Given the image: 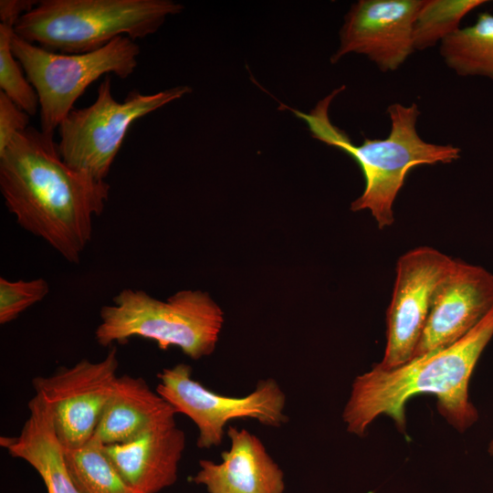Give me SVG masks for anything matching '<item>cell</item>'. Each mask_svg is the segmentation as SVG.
<instances>
[{"label": "cell", "mask_w": 493, "mask_h": 493, "mask_svg": "<svg viewBox=\"0 0 493 493\" xmlns=\"http://www.w3.org/2000/svg\"><path fill=\"white\" fill-rule=\"evenodd\" d=\"M110 189L106 181L68 166L54 135L34 127L0 152V191L8 211L69 263H79Z\"/></svg>", "instance_id": "1"}, {"label": "cell", "mask_w": 493, "mask_h": 493, "mask_svg": "<svg viewBox=\"0 0 493 493\" xmlns=\"http://www.w3.org/2000/svg\"><path fill=\"white\" fill-rule=\"evenodd\" d=\"M492 337L493 309L446 348L413 358L393 369L373 365L351 384L341 414L346 430L362 437L378 416L387 415L404 434L406 402L414 395L430 393L436 397L437 410L446 422L458 432H465L478 419L468 395L470 377Z\"/></svg>", "instance_id": "2"}, {"label": "cell", "mask_w": 493, "mask_h": 493, "mask_svg": "<svg viewBox=\"0 0 493 493\" xmlns=\"http://www.w3.org/2000/svg\"><path fill=\"white\" fill-rule=\"evenodd\" d=\"M345 86L334 89L309 113L291 109L308 125L311 136L349 154L362 169L365 186L351 205V210H369L380 229L394 223L393 204L408 172L419 165L450 163L460 158L461 149L451 144L424 141L416 129L420 110L416 103L409 106L393 103L386 111L391 130L385 139H368L355 145L349 136L333 125L329 107Z\"/></svg>", "instance_id": "3"}, {"label": "cell", "mask_w": 493, "mask_h": 493, "mask_svg": "<svg viewBox=\"0 0 493 493\" xmlns=\"http://www.w3.org/2000/svg\"><path fill=\"white\" fill-rule=\"evenodd\" d=\"M184 9L170 0H41L15 25V34L49 51L81 54L119 37L155 33Z\"/></svg>", "instance_id": "4"}, {"label": "cell", "mask_w": 493, "mask_h": 493, "mask_svg": "<svg viewBox=\"0 0 493 493\" xmlns=\"http://www.w3.org/2000/svg\"><path fill=\"white\" fill-rule=\"evenodd\" d=\"M97 342L108 347L141 337L161 350L178 347L193 360L210 355L223 325V311L207 293L181 290L166 301L142 289L124 288L100 310Z\"/></svg>", "instance_id": "5"}, {"label": "cell", "mask_w": 493, "mask_h": 493, "mask_svg": "<svg viewBox=\"0 0 493 493\" xmlns=\"http://www.w3.org/2000/svg\"><path fill=\"white\" fill-rule=\"evenodd\" d=\"M11 49L37 94L40 131L47 135H54L75 102L100 77L129 78L138 66L141 52L135 40L119 37L95 51L57 53L15 33Z\"/></svg>", "instance_id": "6"}, {"label": "cell", "mask_w": 493, "mask_h": 493, "mask_svg": "<svg viewBox=\"0 0 493 493\" xmlns=\"http://www.w3.org/2000/svg\"><path fill=\"white\" fill-rule=\"evenodd\" d=\"M191 91L188 86L152 94L133 89L119 102L111 93V79L106 76L98 87L94 102L74 108L59 125L58 145L63 161L105 181L131 125Z\"/></svg>", "instance_id": "7"}, {"label": "cell", "mask_w": 493, "mask_h": 493, "mask_svg": "<svg viewBox=\"0 0 493 493\" xmlns=\"http://www.w3.org/2000/svg\"><path fill=\"white\" fill-rule=\"evenodd\" d=\"M155 391L173 408L189 417L198 429L196 445L208 449L223 441L226 425L234 419H254L269 427H280L288 420L286 395L273 378L258 381L245 396H227L207 389L192 377V368L178 363L158 373Z\"/></svg>", "instance_id": "8"}, {"label": "cell", "mask_w": 493, "mask_h": 493, "mask_svg": "<svg viewBox=\"0 0 493 493\" xmlns=\"http://www.w3.org/2000/svg\"><path fill=\"white\" fill-rule=\"evenodd\" d=\"M119 361L113 347L104 359H82L71 367H59L49 376L32 379L37 394L48 404L58 440L65 449L89 441L111 396Z\"/></svg>", "instance_id": "9"}, {"label": "cell", "mask_w": 493, "mask_h": 493, "mask_svg": "<svg viewBox=\"0 0 493 493\" xmlns=\"http://www.w3.org/2000/svg\"><path fill=\"white\" fill-rule=\"evenodd\" d=\"M455 259L426 246L403 254L386 312V345L377 367L389 370L413 359L426 323L435 290Z\"/></svg>", "instance_id": "10"}, {"label": "cell", "mask_w": 493, "mask_h": 493, "mask_svg": "<svg viewBox=\"0 0 493 493\" xmlns=\"http://www.w3.org/2000/svg\"><path fill=\"white\" fill-rule=\"evenodd\" d=\"M425 0H360L353 4L340 31L338 62L349 53L366 56L383 72L394 71L414 51L413 26Z\"/></svg>", "instance_id": "11"}, {"label": "cell", "mask_w": 493, "mask_h": 493, "mask_svg": "<svg viewBox=\"0 0 493 493\" xmlns=\"http://www.w3.org/2000/svg\"><path fill=\"white\" fill-rule=\"evenodd\" d=\"M493 309V274L455 259L438 285L413 358L446 348L470 331Z\"/></svg>", "instance_id": "12"}, {"label": "cell", "mask_w": 493, "mask_h": 493, "mask_svg": "<svg viewBox=\"0 0 493 493\" xmlns=\"http://www.w3.org/2000/svg\"><path fill=\"white\" fill-rule=\"evenodd\" d=\"M230 446L222 461H199L200 469L192 481L208 493H284V472L263 442L246 429L228 426Z\"/></svg>", "instance_id": "13"}, {"label": "cell", "mask_w": 493, "mask_h": 493, "mask_svg": "<svg viewBox=\"0 0 493 493\" xmlns=\"http://www.w3.org/2000/svg\"><path fill=\"white\" fill-rule=\"evenodd\" d=\"M185 435L175 422L154 427L124 442L103 445L122 478L142 493H158L177 480Z\"/></svg>", "instance_id": "14"}, {"label": "cell", "mask_w": 493, "mask_h": 493, "mask_svg": "<svg viewBox=\"0 0 493 493\" xmlns=\"http://www.w3.org/2000/svg\"><path fill=\"white\" fill-rule=\"evenodd\" d=\"M175 411L142 377L118 376L94 437L104 446L124 443L159 425L175 422Z\"/></svg>", "instance_id": "15"}, {"label": "cell", "mask_w": 493, "mask_h": 493, "mask_svg": "<svg viewBox=\"0 0 493 493\" xmlns=\"http://www.w3.org/2000/svg\"><path fill=\"white\" fill-rule=\"evenodd\" d=\"M29 415L18 435L1 436L8 454L27 462L40 476L47 493H79L72 481L57 435L51 409L39 394L28 402Z\"/></svg>", "instance_id": "16"}, {"label": "cell", "mask_w": 493, "mask_h": 493, "mask_svg": "<svg viewBox=\"0 0 493 493\" xmlns=\"http://www.w3.org/2000/svg\"><path fill=\"white\" fill-rule=\"evenodd\" d=\"M440 55L459 76L493 80V15L480 13L474 24L445 38L440 43Z\"/></svg>", "instance_id": "17"}, {"label": "cell", "mask_w": 493, "mask_h": 493, "mask_svg": "<svg viewBox=\"0 0 493 493\" xmlns=\"http://www.w3.org/2000/svg\"><path fill=\"white\" fill-rule=\"evenodd\" d=\"M64 457L79 493H142L122 478L94 436L77 448H64Z\"/></svg>", "instance_id": "18"}, {"label": "cell", "mask_w": 493, "mask_h": 493, "mask_svg": "<svg viewBox=\"0 0 493 493\" xmlns=\"http://www.w3.org/2000/svg\"><path fill=\"white\" fill-rule=\"evenodd\" d=\"M485 0H425L413 26L414 50H425L441 43L460 28L463 18Z\"/></svg>", "instance_id": "19"}, {"label": "cell", "mask_w": 493, "mask_h": 493, "mask_svg": "<svg viewBox=\"0 0 493 493\" xmlns=\"http://www.w3.org/2000/svg\"><path fill=\"white\" fill-rule=\"evenodd\" d=\"M15 26L0 23V89L28 115L39 109L38 97L11 49Z\"/></svg>", "instance_id": "20"}, {"label": "cell", "mask_w": 493, "mask_h": 493, "mask_svg": "<svg viewBox=\"0 0 493 493\" xmlns=\"http://www.w3.org/2000/svg\"><path fill=\"white\" fill-rule=\"evenodd\" d=\"M48 282L42 278L10 281L0 278V324L16 320L26 309L43 300L49 293Z\"/></svg>", "instance_id": "21"}, {"label": "cell", "mask_w": 493, "mask_h": 493, "mask_svg": "<svg viewBox=\"0 0 493 493\" xmlns=\"http://www.w3.org/2000/svg\"><path fill=\"white\" fill-rule=\"evenodd\" d=\"M29 116L0 91V152L5 150L15 135L29 127Z\"/></svg>", "instance_id": "22"}, {"label": "cell", "mask_w": 493, "mask_h": 493, "mask_svg": "<svg viewBox=\"0 0 493 493\" xmlns=\"http://www.w3.org/2000/svg\"><path fill=\"white\" fill-rule=\"evenodd\" d=\"M38 1L33 0H1L0 20L1 23L16 25L17 20L26 13L34 8Z\"/></svg>", "instance_id": "23"}, {"label": "cell", "mask_w": 493, "mask_h": 493, "mask_svg": "<svg viewBox=\"0 0 493 493\" xmlns=\"http://www.w3.org/2000/svg\"><path fill=\"white\" fill-rule=\"evenodd\" d=\"M488 452L490 455V456L493 457V438L488 444Z\"/></svg>", "instance_id": "24"}]
</instances>
